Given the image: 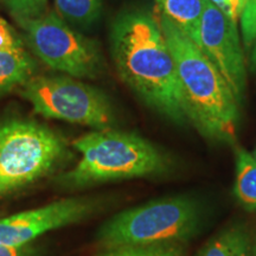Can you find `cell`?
Here are the masks:
<instances>
[{
	"label": "cell",
	"instance_id": "cell-1",
	"mask_svg": "<svg viewBox=\"0 0 256 256\" xmlns=\"http://www.w3.org/2000/svg\"><path fill=\"white\" fill-rule=\"evenodd\" d=\"M110 52L120 78L146 104L174 122L188 120L174 56L158 18L140 8L118 16Z\"/></svg>",
	"mask_w": 256,
	"mask_h": 256
},
{
	"label": "cell",
	"instance_id": "cell-2",
	"mask_svg": "<svg viewBox=\"0 0 256 256\" xmlns=\"http://www.w3.org/2000/svg\"><path fill=\"white\" fill-rule=\"evenodd\" d=\"M158 22L174 56L186 118L209 139H235L238 100L200 48L159 14Z\"/></svg>",
	"mask_w": 256,
	"mask_h": 256
},
{
	"label": "cell",
	"instance_id": "cell-3",
	"mask_svg": "<svg viewBox=\"0 0 256 256\" xmlns=\"http://www.w3.org/2000/svg\"><path fill=\"white\" fill-rule=\"evenodd\" d=\"M81 158L57 183L78 188L104 182L160 174L168 168V159L160 150L134 133L113 128L94 130L74 142Z\"/></svg>",
	"mask_w": 256,
	"mask_h": 256
},
{
	"label": "cell",
	"instance_id": "cell-4",
	"mask_svg": "<svg viewBox=\"0 0 256 256\" xmlns=\"http://www.w3.org/2000/svg\"><path fill=\"white\" fill-rule=\"evenodd\" d=\"M202 209L190 197H168L122 211L106 222L98 241L107 249L180 243L200 229Z\"/></svg>",
	"mask_w": 256,
	"mask_h": 256
},
{
	"label": "cell",
	"instance_id": "cell-5",
	"mask_svg": "<svg viewBox=\"0 0 256 256\" xmlns=\"http://www.w3.org/2000/svg\"><path fill=\"white\" fill-rule=\"evenodd\" d=\"M69 154L66 140L32 120L0 119V197L30 186Z\"/></svg>",
	"mask_w": 256,
	"mask_h": 256
},
{
	"label": "cell",
	"instance_id": "cell-6",
	"mask_svg": "<svg viewBox=\"0 0 256 256\" xmlns=\"http://www.w3.org/2000/svg\"><path fill=\"white\" fill-rule=\"evenodd\" d=\"M22 95L34 113L94 128L110 130L115 124L110 101L104 92L72 76H32L22 86Z\"/></svg>",
	"mask_w": 256,
	"mask_h": 256
},
{
	"label": "cell",
	"instance_id": "cell-7",
	"mask_svg": "<svg viewBox=\"0 0 256 256\" xmlns=\"http://www.w3.org/2000/svg\"><path fill=\"white\" fill-rule=\"evenodd\" d=\"M19 25L28 48L49 68L75 78H94L101 74L104 60L96 42L55 12H42Z\"/></svg>",
	"mask_w": 256,
	"mask_h": 256
},
{
	"label": "cell",
	"instance_id": "cell-8",
	"mask_svg": "<svg viewBox=\"0 0 256 256\" xmlns=\"http://www.w3.org/2000/svg\"><path fill=\"white\" fill-rule=\"evenodd\" d=\"M198 46L218 69L238 102L246 88V62L236 23L210 0H202Z\"/></svg>",
	"mask_w": 256,
	"mask_h": 256
},
{
	"label": "cell",
	"instance_id": "cell-9",
	"mask_svg": "<svg viewBox=\"0 0 256 256\" xmlns=\"http://www.w3.org/2000/svg\"><path fill=\"white\" fill-rule=\"evenodd\" d=\"M98 208V202L92 198L72 197L0 218V244L14 247L30 244L48 232L81 222Z\"/></svg>",
	"mask_w": 256,
	"mask_h": 256
},
{
	"label": "cell",
	"instance_id": "cell-10",
	"mask_svg": "<svg viewBox=\"0 0 256 256\" xmlns=\"http://www.w3.org/2000/svg\"><path fill=\"white\" fill-rule=\"evenodd\" d=\"M34 69L36 62L25 48L24 40L0 17V96L28 82Z\"/></svg>",
	"mask_w": 256,
	"mask_h": 256
},
{
	"label": "cell",
	"instance_id": "cell-11",
	"mask_svg": "<svg viewBox=\"0 0 256 256\" xmlns=\"http://www.w3.org/2000/svg\"><path fill=\"white\" fill-rule=\"evenodd\" d=\"M159 14L177 25L190 40L200 44L202 0H154Z\"/></svg>",
	"mask_w": 256,
	"mask_h": 256
},
{
	"label": "cell",
	"instance_id": "cell-12",
	"mask_svg": "<svg viewBox=\"0 0 256 256\" xmlns=\"http://www.w3.org/2000/svg\"><path fill=\"white\" fill-rule=\"evenodd\" d=\"M197 256H254V241L244 226H234L208 241Z\"/></svg>",
	"mask_w": 256,
	"mask_h": 256
},
{
	"label": "cell",
	"instance_id": "cell-13",
	"mask_svg": "<svg viewBox=\"0 0 256 256\" xmlns=\"http://www.w3.org/2000/svg\"><path fill=\"white\" fill-rule=\"evenodd\" d=\"M236 200L248 211H256V159L246 150H236Z\"/></svg>",
	"mask_w": 256,
	"mask_h": 256
},
{
	"label": "cell",
	"instance_id": "cell-14",
	"mask_svg": "<svg viewBox=\"0 0 256 256\" xmlns=\"http://www.w3.org/2000/svg\"><path fill=\"white\" fill-rule=\"evenodd\" d=\"M104 0H54L55 14L72 26L88 28L101 14Z\"/></svg>",
	"mask_w": 256,
	"mask_h": 256
},
{
	"label": "cell",
	"instance_id": "cell-15",
	"mask_svg": "<svg viewBox=\"0 0 256 256\" xmlns=\"http://www.w3.org/2000/svg\"><path fill=\"white\" fill-rule=\"evenodd\" d=\"M98 256H185V254L178 243H164L107 249Z\"/></svg>",
	"mask_w": 256,
	"mask_h": 256
},
{
	"label": "cell",
	"instance_id": "cell-16",
	"mask_svg": "<svg viewBox=\"0 0 256 256\" xmlns=\"http://www.w3.org/2000/svg\"><path fill=\"white\" fill-rule=\"evenodd\" d=\"M0 2L19 23L44 12L48 0H0Z\"/></svg>",
	"mask_w": 256,
	"mask_h": 256
},
{
	"label": "cell",
	"instance_id": "cell-17",
	"mask_svg": "<svg viewBox=\"0 0 256 256\" xmlns=\"http://www.w3.org/2000/svg\"><path fill=\"white\" fill-rule=\"evenodd\" d=\"M240 20L243 43L247 49H250L256 40V0H242Z\"/></svg>",
	"mask_w": 256,
	"mask_h": 256
},
{
	"label": "cell",
	"instance_id": "cell-18",
	"mask_svg": "<svg viewBox=\"0 0 256 256\" xmlns=\"http://www.w3.org/2000/svg\"><path fill=\"white\" fill-rule=\"evenodd\" d=\"M0 256H37V252L28 244L22 247L0 244Z\"/></svg>",
	"mask_w": 256,
	"mask_h": 256
},
{
	"label": "cell",
	"instance_id": "cell-19",
	"mask_svg": "<svg viewBox=\"0 0 256 256\" xmlns=\"http://www.w3.org/2000/svg\"><path fill=\"white\" fill-rule=\"evenodd\" d=\"M230 8H232V20L238 24V20L241 16V8H242V0H229Z\"/></svg>",
	"mask_w": 256,
	"mask_h": 256
},
{
	"label": "cell",
	"instance_id": "cell-20",
	"mask_svg": "<svg viewBox=\"0 0 256 256\" xmlns=\"http://www.w3.org/2000/svg\"><path fill=\"white\" fill-rule=\"evenodd\" d=\"M210 2H212V4L215 5L217 8H220L224 14L228 16V17L232 19V8H230L229 0H210Z\"/></svg>",
	"mask_w": 256,
	"mask_h": 256
},
{
	"label": "cell",
	"instance_id": "cell-21",
	"mask_svg": "<svg viewBox=\"0 0 256 256\" xmlns=\"http://www.w3.org/2000/svg\"><path fill=\"white\" fill-rule=\"evenodd\" d=\"M250 66L252 72H256V40L252 46V56H250Z\"/></svg>",
	"mask_w": 256,
	"mask_h": 256
},
{
	"label": "cell",
	"instance_id": "cell-22",
	"mask_svg": "<svg viewBox=\"0 0 256 256\" xmlns=\"http://www.w3.org/2000/svg\"><path fill=\"white\" fill-rule=\"evenodd\" d=\"M254 256H256V238L254 240Z\"/></svg>",
	"mask_w": 256,
	"mask_h": 256
},
{
	"label": "cell",
	"instance_id": "cell-23",
	"mask_svg": "<svg viewBox=\"0 0 256 256\" xmlns=\"http://www.w3.org/2000/svg\"><path fill=\"white\" fill-rule=\"evenodd\" d=\"M252 156H254V158H255V159H256V148H255V151H254V152H252Z\"/></svg>",
	"mask_w": 256,
	"mask_h": 256
}]
</instances>
